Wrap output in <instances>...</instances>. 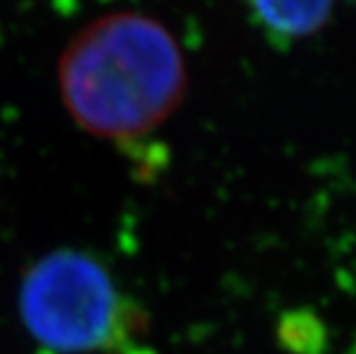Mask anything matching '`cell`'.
<instances>
[{"label":"cell","mask_w":356,"mask_h":354,"mask_svg":"<svg viewBox=\"0 0 356 354\" xmlns=\"http://www.w3.org/2000/svg\"><path fill=\"white\" fill-rule=\"evenodd\" d=\"M71 118L94 137L135 141L181 105L188 75L171 32L141 13H111L86 26L58 64Z\"/></svg>","instance_id":"cell-1"},{"label":"cell","mask_w":356,"mask_h":354,"mask_svg":"<svg viewBox=\"0 0 356 354\" xmlns=\"http://www.w3.org/2000/svg\"><path fill=\"white\" fill-rule=\"evenodd\" d=\"M32 354H158L137 299L88 252L56 250L22 280Z\"/></svg>","instance_id":"cell-2"},{"label":"cell","mask_w":356,"mask_h":354,"mask_svg":"<svg viewBox=\"0 0 356 354\" xmlns=\"http://www.w3.org/2000/svg\"><path fill=\"white\" fill-rule=\"evenodd\" d=\"M245 5L256 24L275 43L309 37L331 15V0H245Z\"/></svg>","instance_id":"cell-3"}]
</instances>
